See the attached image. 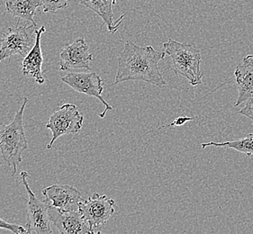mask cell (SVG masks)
Segmentation results:
<instances>
[{"label": "cell", "instance_id": "1", "mask_svg": "<svg viewBox=\"0 0 253 234\" xmlns=\"http://www.w3.org/2000/svg\"><path fill=\"white\" fill-rule=\"evenodd\" d=\"M165 51L155 50L152 46L141 47L127 41L118 56V69L113 85L128 80H140L158 87H167L168 82L159 69V61L164 60Z\"/></svg>", "mask_w": 253, "mask_h": 234}, {"label": "cell", "instance_id": "2", "mask_svg": "<svg viewBox=\"0 0 253 234\" xmlns=\"http://www.w3.org/2000/svg\"><path fill=\"white\" fill-rule=\"evenodd\" d=\"M27 103L28 97H24L14 120L7 124L0 123V153L5 162L13 169L12 176L16 173L17 167L23 161L22 155L28 149L24 129V113Z\"/></svg>", "mask_w": 253, "mask_h": 234}, {"label": "cell", "instance_id": "3", "mask_svg": "<svg viewBox=\"0 0 253 234\" xmlns=\"http://www.w3.org/2000/svg\"><path fill=\"white\" fill-rule=\"evenodd\" d=\"M163 48L166 55L171 58V70L177 76L186 78L193 87L202 84L203 73L200 70L202 55L195 44L169 39L163 43Z\"/></svg>", "mask_w": 253, "mask_h": 234}, {"label": "cell", "instance_id": "4", "mask_svg": "<svg viewBox=\"0 0 253 234\" xmlns=\"http://www.w3.org/2000/svg\"><path fill=\"white\" fill-rule=\"evenodd\" d=\"M84 117L73 104H64L59 107L50 117L46 128L51 132V142L47 145L50 150L56 140L66 134L81 132L83 125Z\"/></svg>", "mask_w": 253, "mask_h": 234}, {"label": "cell", "instance_id": "5", "mask_svg": "<svg viewBox=\"0 0 253 234\" xmlns=\"http://www.w3.org/2000/svg\"><path fill=\"white\" fill-rule=\"evenodd\" d=\"M20 177L22 184L25 186L29 196L27 204V223L25 226L26 234H52V230L50 226L51 220L48 212V202L45 200L41 201L32 191L28 183V172L22 171Z\"/></svg>", "mask_w": 253, "mask_h": 234}, {"label": "cell", "instance_id": "6", "mask_svg": "<svg viewBox=\"0 0 253 234\" xmlns=\"http://www.w3.org/2000/svg\"><path fill=\"white\" fill-rule=\"evenodd\" d=\"M35 27L36 25H29V22L20 26L18 21L15 28H8L5 33H2V38L0 39V62L16 54L22 57L28 54L36 41V34L33 37L28 30Z\"/></svg>", "mask_w": 253, "mask_h": 234}, {"label": "cell", "instance_id": "7", "mask_svg": "<svg viewBox=\"0 0 253 234\" xmlns=\"http://www.w3.org/2000/svg\"><path fill=\"white\" fill-rule=\"evenodd\" d=\"M61 81L76 92L97 98L105 106V110L99 114L100 118H104L108 111L113 110V107L102 97L103 80L96 72H71L62 77Z\"/></svg>", "mask_w": 253, "mask_h": 234}, {"label": "cell", "instance_id": "8", "mask_svg": "<svg viewBox=\"0 0 253 234\" xmlns=\"http://www.w3.org/2000/svg\"><path fill=\"white\" fill-rule=\"evenodd\" d=\"M115 201L106 195L94 193L88 198L81 200L79 212L95 232V229L99 228L110 219L112 214L115 213Z\"/></svg>", "mask_w": 253, "mask_h": 234}, {"label": "cell", "instance_id": "9", "mask_svg": "<svg viewBox=\"0 0 253 234\" xmlns=\"http://www.w3.org/2000/svg\"><path fill=\"white\" fill-rule=\"evenodd\" d=\"M48 212L51 223L61 234H96L79 211L63 212L48 202Z\"/></svg>", "mask_w": 253, "mask_h": 234}, {"label": "cell", "instance_id": "10", "mask_svg": "<svg viewBox=\"0 0 253 234\" xmlns=\"http://www.w3.org/2000/svg\"><path fill=\"white\" fill-rule=\"evenodd\" d=\"M60 71L90 70L93 55L88 51V45L83 38L77 39L71 44H66L60 53Z\"/></svg>", "mask_w": 253, "mask_h": 234}, {"label": "cell", "instance_id": "11", "mask_svg": "<svg viewBox=\"0 0 253 234\" xmlns=\"http://www.w3.org/2000/svg\"><path fill=\"white\" fill-rule=\"evenodd\" d=\"M42 194L45 201L63 212L79 211L82 200L81 192L69 185L54 184L42 189Z\"/></svg>", "mask_w": 253, "mask_h": 234}, {"label": "cell", "instance_id": "12", "mask_svg": "<svg viewBox=\"0 0 253 234\" xmlns=\"http://www.w3.org/2000/svg\"><path fill=\"white\" fill-rule=\"evenodd\" d=\"M46 31L45 26H42L38 30L35 28L36 34V41L31 51L24 58V61L22 62V72L24 76L31 77L34 78V80L38 84H43L45 82V78L43 77L42 65V53L41 48V39L42 35Z\"/></svg>", "mask_w": 253, "mask_h": 234}, {"label": "cell", "instance_id": "13", "mask_svg": "<svg viewBox=\"0 0 253 234\" xmlns=\"http://www.w3.org/2000/svg\"><path fill=\"white\" fill-rule=\"evenodd\" d=\"M238 88V97L234 107H239L253 97V55L243 58L234 72Z\"/></svg>", "mask_w": 253, "mask_h": 234}, {"label": "cell", "instance_id": "14", "mask_svg": "<svg viewBox=\"0 0 253 234\" xmlns=\"http://www.w3.org/2000/svg\"><path fill=\"white\" fill-rule=\"evenodd\" d=\"M80 3L99 15L111 34L118 30L125 17L123 15L118 20H115L113 6L117 4V0H80Z\"/></svg>", "mask_w": 253, "mask_h": 234}, {"label": "cell", "instance_id": "15", "mask_svg": "<svg viewBox=\"0 0 253 234\" xmlns=\"http://www.w3.org/2000/svg\"><path fill=\"white\" fill-rule=\"evenodd\" d=\"M42 5V0H7L5 3V8L14 17L31 22L36 26L34 18L36 9Z\"/></svg>", "mask_w": 253, "mask_h": 234}, {"label": "cell", "instance_id": "16", "mask_svg": "<svg viewBox=\"0 0 253 234\" xmlns=\"http://www.w3.org/2000/svg\"><path fill=\"white\" fill-rule=\"evenodd\" d=\"M208 146H214V147L224 148V149H233L239 153H243L246 156L253 155V133H249L246 137L243 138L237 141H227L223 143H215V142H209L208 143H202L201 148L208 147Z\"/></svg>", "mask_w": 253, "mask_h": 234}, {"label": "cell", "instance_id": "17", "mask_svg": "<svg viewBox=\"0 0 253 234\" xmlns=\"http://www.w3.org/2000/svg\"><path fill=\"white\" fill-rule=\"evenodd\" d=\"M42 8L44 13L56 12L66 7L68 0H42Z\"/></svg>", "mask_w": 253, "mask_h": 234}, {"label": "cell", "instance_id": "18", "mask_svg": "<svg viewBox=\"0 0 253 234\" xmlns=\"http://www.w3.org/2000/svg\"><path fill=\"white\" fill-rule=\"evenodd\" d=\"M0 229L7 230V231H9L11 233L15 234H26V227L21 226V225H18V224L7 223L6 221L2 219V218H0Z\"/></svg>", "mask_w": 253, "mask_h": 234}, {"label": "cell", "instance_id": "19", "mask_svg": "<svg viewBox=\"0 0 253 234\" xmlns=\"http://www.w3.org/2000/svg\"><path fill=\"white\" fill-rule=\"evenodd\" d=\"M195 119H197V117H177V118H176L172 122L168 123V124H163L162 126L156 128L155 130H158V129H163V128L173 127V126H181L183 124H185L186 122H189V121H192V120H195Z\"/></svg>", "mask_w": 253, "mask_h": 234}, {"label": "cell", "instance_id": "20", "mask_svg": "<svg viewBox=\"0 0 253 234\" xmlns=\"http://www.w3.org/2000/svg\"><path fill=\"white\" fill-rule=\"evenodd\" d=\"M240 114L244 117H248L253 121V97L247 100L246 106L240 111Z\"/></svg>", "mask_w": 253, "mask_h": 234}]
</instances>
